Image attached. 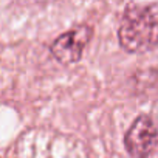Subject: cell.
I'll return each mask as SVG.
<instances>
[{
	"instance_id": "cell-1",
	"label": "cell",
	"mask_w": 158,
	"mask_h": 158,
	"mask_svg": "<svg viewBox=\"0 0 158 158\" xmlns=\"http://www.w3.org/2000/svg\"><path fill=\"white\" fill-rule=\"evenodd\" d=\"M119 45L129 53H146L158 47V5L130 6L119 23Z\"/></svg>"
},
{
	"instance_id": "cell-2",
	"label": "cell",
	"mask_w": 158,
	"mask_h": 158,
	"mask_svg": "<svg viewBox=\"0 0 158 158\" xmlns=\"http://www.w3.org/2000/svg\"><path fill=\"white\" fill-rule=\"evenodd\" d=\"M158 143V129L149 115H139L124 135V146L132 158H149Z\"/></svg>"
},
{
	"instance_id": "cell-3",
	"label": "cell",
	"mask_w": 158,
	"mask_h": 158,
	"mask_svg": "<svg viewBox=\"0 0 158 158\" xmlns=\"http://www.w3.org/2000/svg\"><path fill=\"white\" fill-rule=\"evenodd\" d=\"M93 34V30L87 25H81L76 27L64 34H60L50 47V51L53 54V57L64 64H74L82 57V51L87 47V44L90 42Z\"/></svg>"
}]
</instances>
